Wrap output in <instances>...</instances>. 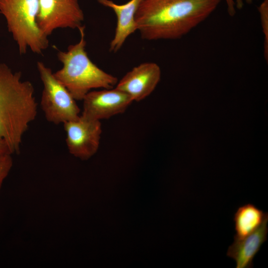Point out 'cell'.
Returning <instances> with one entry per match:
<instances>
[{
  "mask_svg": "<svg viewBox=\"0 0 268 268\" xmlns=\"http://www.w3.org/2000/svg\"><path fill=\"white\" fill-rule=\"evenodd\" d=\"M222 0H142L135 14L147 40L179 39L205 20Z\"/></svg>",
  "mask_w": 268,
  "mask_h": 268,
  "instance_id": "cell-1",
  "label": "cell"
},
{
  "mask_svg": "<svg viewBox=\"0 0 268 268\" xmlns=\"http://www.w3.org/2000/svg\"><path fill=\"white\" fill-rule=\"evenodd\" d=\"M37 114L32 83L0 63V140L12 154L18 153L24 134Z\"/></svg>",
  "mask_w": 268,
  "mask_h": 268,
  "instance_id": "cell-2",
  "label": "cell"
},
{
  "mask_svg": "<svg viewBox=\"0 0 268 268\" xmlns=\"http://www.w3.org/2000/svg\"><path fill=\"white\" fill-rule=\"evenodd\" d=\"M78 29L79 42L69 45L67 51L57 53L63 67L54 75L75 100H82L92 89L113 88L118 80L91 61L85 50V26L82 25Z\"/></svg>",
  "mask_w": 268,
  "mask_h": 268,
  "instance_id": "cell-3",
  "label": "cell"
},
{
  "mask_svg": "<svg viewBox=\"0 0 268 268\" xmlns=\"http://www.w3.org/2000/svg\"><path fill=\"white\" fill-rule=\"evenodd\" d=\"M39 0H0V13L21 55L28 49L41 54L49 46L48 36L37 22Z\"/></svg>",
  "mask_w": 268,
  "mask_h": 268,
  "instance_id": "cell-4",
  "label": "cell"
},
{
  "mask_svg": "<svg viewBox=\"0 0 268 268\" xmlns=\"http://www.w3.org/2000/svg\"><path fill=\"white\" fill-rule=\"evenodd\" d=\"M37 67L43 84L40 104L46 120L58 125L77 119L80 109L68 90L43 62H37Z\"/></svg>",
  "mask_w": 268,
  "mask_h": 268,
  "instance_id": "cell-5",
  "label": "cell"
},
{
  "mask_svg": "<svg viewBox=\"0 0 268 268\" xmlns=\"http://www.w3.org/2000/svg\"><path fill=\"white\" fill-rule=\"evenodd\" d=\"M84 18L78 0H39L37 22L47 36L58 28L78 29Z\"/></svg>",
  "mask_w": 268,
  "mask_h": 268,
  "instance_id": "cell-6",
  "label": "cell"
},
{
  "mask_svg": "<svg viewBox=\"0 0 268 268\" xmlns=\"http://www.w3.org/2000/svg\"><path fill=\"white\" fill-rule=\"evenodd\" d=\"M63 124L66 144L71 155L85 160L97 152L102 132L100 121L80 115L77 119Z\"/></svg>",
  "mask_w": 268,
  "mask_h": 268,
  "instance_id": "cell-7",
  "label": "cell"
},
{
  "mask_svg": "<svg viewBox=\"0 0 268 268\" xmlns=\"http://www.w3.org/2000/svg\"><path fill=\"white\" fill-rule=\"evenodd\" d=\"M82 101L81 115L100 121L124 113L133 102L129 95L116 87L90 91Z\"/></svg>",
  "mask_w": 268,
  "mask_h": 268,
  "instance_id": "cell-8",
  "label": "cell"
},
{
  "mask_svg": "<svg viewBox=\"0 0 268 268\" xmlns=\"http://www.w3.org/2000/svg\"><path fill=\"white\" fill-rule=\"evenodd\" d=\"M161 70L153 62L142 63L128 71L116 85L133 101H140L149 96L160 81Z\"/></svg>",
  "mask_w": 268,
  "mask_h": 268,
  "instance_id": "cell-9",
  "label": "cell"
},
{
  "mask_svg": "<svg viewBox=\"0 0 268 268\" xmlns=\"http://www.w3.org/2000/svg\"><path fill=\"white\" fill-rule=\"evenodd\" d=\"M142 0H130L124 4H117L112 0H97L100 4L112 9L117 17V25L109 51L117 52L127 39L137 30L135 14Z\"/></svg>",
  "mask_w": 268,
  "mask_h": 268,
  "instance_id": "cell-10",
  "label": "cell"
},
{
  "mask_svg": "<svg viewBox=\"0 0 268 268\" xmlns=\"http://www.w3.org/2000/svg\"><path fill=\"white\" fill-rule=\"evenodd\" d=\"M268 215L255 231L241 239L234 240L226 255L236 262V268L253 267V259L267 239Z\"/></svg>",
  "mask_w": 268,
  "mask_h": 268,
  "instance_id": "cell-11",
  "label": "cell"
},
{
  "mask_svg": "<svg viewBox=\"0 0 268 268\" xmlns=\"http://www.w3.org/2000/svg\"><path fill=\"white\" fill-rule=\"evenodd\" d=\"M268 212L248 203L238 208L233 221L235 234L234 240L241 239L255 231L263 223Z\"/></svg>",
  "mask_w": 268,
  "mask_h": 268,
  "instance_id": "cell-12",
  "label": "cell"
},
{
  "mask_svg": "<svg viewBox=\"0 0 268 268\" xmlns=\"http://www.w3.org/2000/svg\"><path fill=\"white\" fill-rule=\"evenodd\" d=\"M260 14L263 32L264 34V56L268 61V0L263 1L258 7Z\"/></svg>",
  "mask_w": 268,
  "mask_h": 268,
  "instance_id": "cell-13",
  "label": "cell"
},
{
  "mask_svg": "<svg viewBox=\"0 0 268 268\" xmlns=\"http://www.w3.org/2000/svg\"><path fill=\"white\" fill-rule=\"evenodd\" d=\"M12 165L11 155L0 158V191L4 180L10 172Z\"/></svg>",
  "mask_w": 268,
  "mask_h": 268,
  "instance_id": "cell-14",
  "label": "cell"
},
{
  "mask_svg": "<svg viewBox=\"0 0 268 268\" xmlns=\"http://www.w3.org/2000/svg\"><path fill=\"white\" fill-rule=\"evenodd\" d=\"M12 154L7 144L4 141L0 140V158Z\"/></svg>",
  "mask_w": 268,
  "mask_h": 268,
  "instance_id": "cell-15",
  "label": "cell"
},
{
  "mask_svg": "<svg viewBox=\"0 0 268 268\" xmlns=\"http://www.w3.org/2000/svg\"><path fill=\"white\" fill-rule=\"evenodd\" d=\"M226 5L227 9L229 15L233 16L236 13V3L234 0H225Z\"/></svg>",
  "mask_w": 268,
  "mask_h": 268,
  "instance_id": "cell-16",
  "label": "cell"
},
{
  "mask_svg": "<svg viewBox=\"0 0 268 268\" xmlns=\"http://www.w3.org/2000/svg\"><path fill=\"white\" fill-rule=\"evenodd\" d=\"M247 3H250L252 0H245ZM236 7L238 9H241L243 6V0H236Z\"/></svg>",
  "mask_w": 268,
  "mask_h": 268,
  "instance_id": "cell-17",
  "label": "cell"
}]
</instances>
